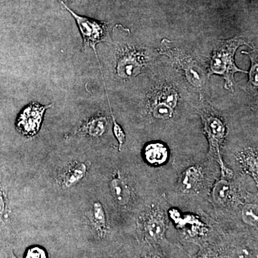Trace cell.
<instances>
[{
    "instance_id": "1",
    "label": "cell",
    "mask_w": 258,
    "mask_h": 258,
    "mask_svg": "<svg viewBox=\"0 0 258 258\" xmlns=\"http://www.w3.org/2000/svg\"><path fill=\"white\" fill-rule=\"evenodd\" d=\"M242 45H247L242 37H235L230 40L217 42L210 60L208 77L213 74L222 76L225 80V88L233 91L234 75L236 73H247L238 69L235 63L236 50Z\"/></svg>"
},
{
    "instance_id": "2",
    "label": "cell",
    "mask_w": 258,
    "mask_h": 258,
    "mask_svg": "<svg viewBox=\"0 0 258 258\" xmlns=\"http://www.w3.org/2000/svg\"><path fill=\"white\" fill-rule=\"evenodd\" d=\"M166 40V39H165ZM160 53L170 57L184 71L186 79L197 88L203 87L205 83V74L203 68L193 57L186 55L181 49L171 46L170 42L163 40Z\"/></svg>"
},
{
    "instance_id": "3",
    "label": "cell",
    "mask_w": 258,
    "mask_h": 258,
    "mask_svg": "<svg viewBox=\"0 0 258 258\" xmlns=\"http://www.w3.org/2000/svg\"><path fill=\"white\" fill-rule=\"evenodd\" d=\"M204 123V131L208 137L210 144V153L212 155L216 156L222 168V176L229 174L228 169L224 166L220 153V147L226 136L227 128L221 118L217 115L209 113L208 112H200Z\"/></svg>"
},
{
    "instance_id": "4",
    "label": "cell",
    "mask_w": 258,
    "mask_h": 258,
    "mask_svg": "<svg viewBox=\"0 0 258 258\" xmlns=\"http://www.w3.org/2000/svg\"><path fill=\"white\" fill-rule=\"evenodd\" d=\"M64 8L72 15L76 23L83 38V46L84 48L88 47H92L94 50L95 54L97 58L98 55L96 53V46L97 44L103 40L105 32H106V24L101 23V22L96 21V20H92L88 18H85L83 16L75 13L72 10L68 8L67 5L64 4V2L60 1Z\"/></svg>"
},
{
    "instance_id": "5",
    "label": "cell",
    "mask_w": 258,
    "mask_h": 258,
    "mask_svg": "<svg viewBox=\"0 0 258 258\" xmlns=\"http://www.w3.org/2000/svg\"><path fill=\"white\" fill-rule=\"evenodd\" d=\"M51 106L52 105L42 106L38 103L28 105L17 118V130L27 137L36 135L41 126L45 111Z\"/></svg>"
},
{
    "instance_id": "6",
    "label": "cell",
    "mask_w": 258,
    "mask_h": 258,
    "mask_svg": "<svg viewBox=\"0 0 258 258\" xmlns=\"http://www.w3.org/2000/svg\"><path fill=\"white\" fill-rule=\"evenodd\" d=\"M166 222L160 215H152L144 222L143 235L148 243L162 244L166 240Z\"/></svg>"
},
{
    "instance_id": "7",
    "label": "cell",
    "mask_w": 258,
    "mask_h": 258,
    "mask_svg": "<svg viewBox=\"0 0 258 258\" xmlns=\"http://www.w3.org/2000/svg\"><path fill=\"white\" fill-rule=\"evenodd\" d=\"M143 62L137 52L126 50L121 52L117 62V74L122 79L134 77L140 74Z\"/></svg>"
},
{
    "instance_id": "8",
    "label": "cell",
    "mask_w": 258,
    "mask_h": 258,
    "mask_svg": "<svg viewBox=\"0 0 258 258\" xmlns=\"http://www.w3.org/2000/svg\"><path fill=\"white\" fill-rule=\"evenodd\" d=\"M90 219L97 237L100 239L104 238L108 233V225H107L106 212L101 203L93 204Z\"/></svg>"
},
{
    "instance_id": "9",
    "label": "cell",
    "mask_w": 258,
    "mask_h": 258,
    "mask_svg": "<svg viewBox=\"0 0 258 258\" xmlns=\"http://www.w3.org/2000/svg\"><path fill=\"white\" fill-rule=\"evenodd\" d=\"M110 185L112 195L115 201L121 206L126 205L132 198V192L124 180L120 177L119 174H117V175L111 180Z\"/></svg>"
},
{
    "instance_id": "10",
    "label": "cell",
    "mask_w": 258,
    "mask_h": 258,
    "mask_svg": "<svg viewBox=\"0 0 258 258\" xmlns=\"http://www.w3.org/2000/svg\"><path fill=\"white\" fill-rule=\"evenodd\" d=\"M203 179V172L198 166H190L184 171L181 179V189L185 192H192L198 189Z\"/></svg>"
},
{
    "instance_id": "11",
    "label": "cell",
    "mask_w": 258,
    "mask_h": 258,
    "mask_svg": "<svg viewBox=\"0 0 258 258\" xmlns=\"http://www.w3.org/2000/svg\"><path fill=\"white\" fill-rule=\"evenodd\" d=\"M167 148L161 143L149 144L144 150V156L149 164L153 165H161L166 162L168 159Z\"/></svg>"
},
{
    "instance_id": "12",
    "label": "cell",
    "mask_w": 258,
    "mask_h": 258,
    "mask_svg": "<svg viewBox=\"0 0 258 258\" xmlns=\"http://www.w3.org/2000/svg\"><path fill=\"white\" fill-rule=\"evenodd\" d=\"M218 258H257V250L245 244H232L226 247Z\"/></svg>"
},
{
    "instance_id": "13",
    "label": "cell",
    "mask_w": 258,
    "mask_h": 258,
    "mask_svg": "<svg viewBox=\"0 0 258 258\" xmlns=\"http://www.w3.org/2000/svg\"><path fill=\"white\" fill-rule=\"evenodd\" d=\"M87 171V166L84 163L77 162L72 164L64 173L63 183L66 187H72L83 179Z\"/></svg>"
},
{
    "instance_id": "14",
    "label": "cell",
    "mask_w": 258,
    "mask_h": 258,
    "mask_svg": "<svg viewBox=\"0 0 258 258\" xmlns=\"http://www.w3.org/2000/svg\"><path fill=\"white\" fill-rule=\"evenodd\" d=\"M108 121L105 117H96L88 120L80 128L79 132L86 133L93 137H99L106 132Z\"/></svg>"
},
{
    "instance_id": "15",
    "label": "cell",
    "mask_w": 258,
    "mask_h": 258,
    "mask_svg": "<svg viewBox=\"0 0 258 258\" xmlns=\"http://www.w3.org/2000/svg\"><path fill=\"white\" fill-rule=\"evenodd\" d=\"M240 162L244 169L254 178L257 184V156L254 150H247L240 156Z\"/></svg>"
},
{
    "instance_id": "16",
    "label": "cell",
    "mask_w": 258,
    "mask_h": 258,
    "mask_svg": "<svg viewBox=\"0 0 258 258\" xmlns=\"http://www.w3.org/2000/svg\"><path fill=\"white\" fill-rule=\"evenodd\" d=\"M230 193V183L227 180L221 179L217 181L212 189V198L217 205H224L228 200Z\"/></svg>"
},
{
    "instance_id": "17",
    "label": "cell",
    "mask_w": 258,
    "mask_h": 258,
    "mask_svg": "<svg viewBox=\"0 0 258 258\" xmlns=\"http://www.w3.org/2000/svg\"><path fill=\"white\" fill-rule=\"evenodd\" d=\"M242 221L247 225L255 227L258 222L257 205L254 204H246L242 209Z\"/></svg>"
},
{
    "instance_id": "18",
    "label": "cell",
    "mask_w": 258,
    "mask_h": 258,
    "mask_svg": "<svg viewBox=\"0 0 258 258\" xmlns=\"http://www.w3.org/2000/svg\"><path fill=\"white\" fill-rule=\"evenodd\" d=\"M177 93L171 88H166L164 91L159 93L157 96V103H163L166 106L170 107L171 109L174 110L176 108L178 103Z\"/></svg>"
},
{
    "instance_id": "19",
    "label": "cell",
    "mask_w": 258,
    "mask_h": 258,
    "mask_svg": "<svg viewBox=\"0 0 258 258\" xmlns=\"http://www.w3.org/2000/svg\"><path fill=\"white\" fill-rule=\"evenodd\" d=\"M152 114L158 119H169L174 115V110L165 104L157 103L153 107Z\"/></svg>"
},
{
    "instance_id": "20",
    "label": "cell",
    "mask_w": 258,
    "mask_h": 258,
    "mask_svg": "<svg viewBox=\"0 0 258 258\" xmlns=\"http://www.w3.org/2000/svg\"><path fill=\"white\" fill-rule=\"evenodd\" d=\"M242 53L247 54L250 57L251 61H252V66H251L250 71H249V78L248 84L252 85L254 87H257L258 81H257V71H258V64H257V52H253V53H249V52H242Z\"/></svg>"
},
{
    "instance_id": "21",
    "label": "cell",
    "mask_w": 258,
    "mask_h": 258,
    "mask_svg": "<svg viewBox=\"0 0 258 258\" xmlns=\"http://www.w3.org/2000/svg\"><path fill=\"white\" fill-rule=\"evenodd\" d=\"M108 98V104H109L110 106V111H111V117L112 119H113V134H114V136L115 139H117L118 142V145H119V151L121 150L122 146L124 144L125 142V134L124 132H123V128H121V126L118 123H117L116 120H115L114 115H113V112H112L111 104H110L109 98L107 97Z\"/></svg>"
},
{
    "instance_id": "22",
    "label": "cell",
    "mask_w": 258,
    "mask_h": 258,
    "mask_svg": "<svg viewBox=\"0 0 258 258\" xmlns=\"http://www.w3.org/2000/svg\"><path fill=\"white\" fill-rule=\"evenodd\" d=\"M24 258H47V254L43 247L32 246L27 249Z\"/></svg>"
},
{
    "instance_id": "23",
    "label": "cell",
    "mask_w": 258,
    "mask_h": 258,
    "mask_svg": "<svg viewBox=\"0 0 258 258\" xmlns=\"http://www.w3.org/2000/svg\"><path fill=\"white\" fill-rule=\"evenodd\" d=\"M0 258H17L13 250L9 247H1L0 248Z\"/></svg>"
},
{
    "instance_id": "24",
    "label": "cell",
    "mask_w": 258,
    "mask_h": 258,
    "mask_svg": "<svg viewBox=\"0 0 258 258\" xmlns=\"http://www.w3.org/2000/svg\"><path fill=\"white\" fill-rule=\"evenodd\" d=\"M197 258H215L210 249H202Z\"/></svg>"
},
{
    "instance_id": "25",
    "label": "cell",
    "mask_w": 258,
    "mask_h": 258,
    "mask_svg": "<svg viewBox=\"0 0 258 258\" xmlns=\"http://www.w3.org/2000/svg\"><path fill=\"white\" fill-rule=\"evenodd\" d=\"M5 210H6V204H5L4 198L0 194V221H1L3 217L4 216Z\"/></svg>"
}]
</instances>
